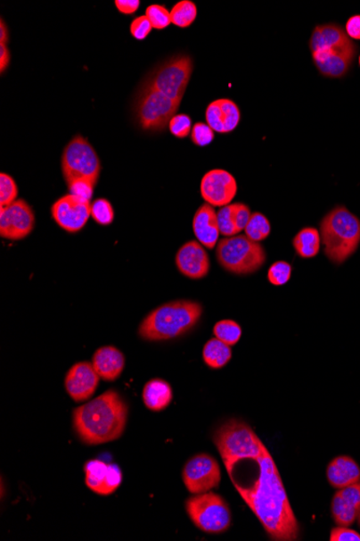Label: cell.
<instances>
[{
    "instance_id": "6da1fadb",
    "label": "cell",
    "mask_w": 360,
    "mask_h": 541,
    "mask_svg": "<svg viewBox=\"0 0 360 541\" xmlns=\"http://www.w3.org/2000/svg\"><path fill=\"white\" fill-rule=\"evenodd\" d=\"M214 442L231 482L272 540L294 541L300 528L274 457L244 421L231 420Z\"/></svg>"
},
{
    "instance_id": "7a4b0ae2",
    "label": "cell",
    "mask_w": 360,
    "mask_h": 541,
    "mask_svg": "<svg viewBox=\"0 0 360 541\" xmlns=\"http://www.w3.org/2000/svg\"><path fill=\"white\" fill-rule=\"evenodd\" d=\"M127 405L116 390H107L74 411V427L87 445L119 439L126 429Z\"/></svg>"
},
{
    "instance_id": "3957f363",
    "label": "cell",
    "mask_w": 360,
    "mask_h": 541,
    "mask_svg": "<svg viewBox=\"0 0 360 541\" xmlns=\"http://www.w3.org/2000/svg\"><path fill=\"white\" fill-rule=\"evenodd\" d=\"M314 65L327 79H342L351 71L357 45L336 23L317 25L310 38Z\"/></svg>"
},
{
    "instance_id": "277c9868",
    "label": "cell",
    "mask_w": 360,
    "mask_h": 541,
    "mask_svg": "<svg viewBox=\"0 0 360 541\" xmlns=\"http://www.w3.org/2000/svg\"><path fill=\"white\" fill-rule=\"evenodd\" d=\"M202 313V305L198 302L180 300L163 304L143 319L138 334L148 342L169 341L192 331Z\"/></svg>"
},
{
    "instance_id": "5b68a950",
    "label": "cell",
    "mask_w": 360,
    "mask_h": 541,
    "mask_svg": "<svg viewBox=\"0 0 360 541\" xmlns=\"http://www.w3.org/2000/svg\"><path fill=\"white\" fill-rule=\"evenodd\" d=\"M321 237L329 261L340 265L351 257L360 244V220L339 205L321 221Z\"/></svg>"
},
{
    "instance_id": "8992f818",
    "label": "cell",
    "mask_w": 360,
    "mask_h": 541,
    "mask_svg": "<svg viewBox=\"0 0 360 541\" xmlns=\"http://www.w3.org/2000/svg\"><path fill=\"white\" fill-rule=\"evenodd\" d=\"M193 69V60L189 54L173 55L154 66L146 75L141 87L161 92L174 101L182 103Z\"/></svg>"
},
{
    "instance_id": "52a82bcc",
    "label": "cell",
    "mask_w": 360,
    "mask_h": 541,
    "mask_svg": "<svg viewBox=\"0 0 360 541\" xmlns=\"http://www.w3.org/2000/svg\"><path fill=\"white\" fill-rule=\"evenodd\" d=\"M216 257L224 270L241 276L254 274L266 261L264 246L246 235L225 237L218 242Z\"/></svg>"
},
{
    "instance_id": "ba28073f",
    "label": "cell",
    "mask_w": 360,
    "mask_h": 541,
    "mask_svg": "<svg viewBox=\"0 0 360 541\" xmlns=\"http://www.w3.org/2000/svg\"><path fill=\"white\" fill-rule=\"evenodd\" d=\"M182 103L174 101L161 92L140 86L133 104V116L143 131L164 132Z\"/></svg>"
},
{
    "instance_id": "9c48e42d",
    "label": "cell",
    "mask_w": 360,
    "mask_h": 541,
    "mask_svg": "<svg viewBox=\"0 0 360 541\" xmlns=\"http://www.w3.org/2000/svg\"><path fill=\"white\" fill-rule=\"evenodd\" d=\"M102 164L99 154L84 137L76 136L67 144L61 154V172L67 185L77 179L99 182Z\"/></svg>"
},
{
    "instance_id": "30bf717a",
    "label": "cell",
    "mask_w": 360,
    "mask_h": 541,
    "mask_svg": "<svg viewBox=\"0 0 360 541\" xmlns=\"http://www.w3.org/2000/svg\"><path fill=\"white\" fill-rule=\"evenodd\" d=\"M186 510L195 527L202 532L221 534L231 527L230 508L218 494H198L188 499Z\"/></svg>"
},
{
    "instance_id": "8fae6325",
    "label": "cell",
    "mask_w": 360,
    "mask_h": 541,
    "mask_svg": "<svg viewBox=\"0 0 360 541\" xmlns=\"http://www.w3.org/2000/svg\"><path fill=\"white\" fill-rule=\"evenodd\" d=\"M183 480L188 491L198 495L217 488L221 480L219 463L214 457L199 454L184 467Z\"/></svg>"
},
{
    "instance_id": "7c38bea8",
    "label": "cell",
    "mask_w": 360,
    "mask_h": 541,
    "mask_svg": "<svg viewBox=\"0 0 360 541\" xmlns=\"http://www.w3.org/2000/svg\"><path fill=\"white\" fill-rule=\"evenodd\" d=\"M35 228V213L23 199L0 209V236L8 240L27 238Z\"/></svg>"
},
{
    "instance_id": "4fadbf2b",
    "label": "cell",
    "mask_w": 360,
    "mask_h": 541,
    "mask_svg": "<svg viewBox=\"0 0 360 541\" xmlns=\"http://www.w3.org/2000/svg\"><path fill=\"white\" fill-rule=\"evenodd\" d=\"M51 214L61 229L67 233H78L90 219L91 203L67 194L55 201L51 207Z\"/></svg>"
},
{
    "instance_id": "5bb4252c",
    "label": "cell",
    "mask_w": 360,
    "mask_h": 541,
    "mask_svg": "<svg viewBox=\"0 0 360 541\" xmlns=\"http://www.w3.org/2000/svg\"><path fill=\"white\" fill-rule=\"evenodd\" d=\"M200 196L212 207L223 208L231 204L238 194V183L233 175L223 169L210 170L200 180Z\"/></svg>"
},
{
    "instance_id": "9a60e30c",
    "label": "cell",
    "mask_w": 360,
    "mask_h": 541,
    "mask_svg": "<svg viewBox=\"0 0 360 541\" xmlns=\"http://www.w3.org/2000/svg\"><path fill=\"white\" fill-rule=\"evenodd\" d=\"M100 379L94 364L76 363L66 374L65 389L74 401H87L95 393Z\"/></svg>"
},
{
    "instance_id": "2e32d148",
    "label": "cell",
    "mask_w": 360,
    "mask_h": 541,
    "mask_svg": "<svg viewBox=\"0 0 360 541\" xmlns=\"http://www.w3.org/2000/svg\"><path fill=\"white\" fill-rule=\"evenodd\" d=\"M176 266L184 276L192 280L203 279L210 270L209 256L205 247L198 241H189L177 252Z\"/></svg>"
},
{
    "instance_id": "e0dca14e",
    "label": "cell",
    "mask_w": 360,
    "mask_h": 541,
    "mask_svg": "<svg viewBox=\"0 0 360 541\" xmlns=\"http://www.w3.org/2000/svg\"><path fill=\"white\" fill-rule=\"evenodd\" d=\"M85 470L86 487L102 496L115 493L122 482L120 468L116 465L90 461L86 463Z\"/></svg>"
},
{
    "instance_id": "ac0fdd59",
    "label": "cell",
    "mask_w": 360,
    "mask_h": 541,
    "mask_svg": "<svg viewBox=\"0 0 360 541\" xmlns=\"http://www.w3.org/2000/svg\"><path fill=\"white\" fill-rule=\"evenodd\" d=\"M360 512V481L339 489L331 503V513L339 527H351Z\"/></svg>"
},
{
    "instance_id": "d6986e66",
    "label": "cell",
    "mask_w": 360,
    "mask_h": 541,
    "mask_svg": "<svg viewBox=\"0 0 360 541\" xmlns=\"http://www.w3.org/2000/svg\"><path fill=\"white\" fill-rule=\"evenodd\" d=\"M205 120L216 133L228 134L233 132L240 125L241 110L233 100H215L208 106Z\"/></svg>"
},
{
    "instance_id": "ffe728a7",
    "label": "cell",
    "mask_w": 360,
    "mask_h": 541,
    "mask_svg": "<svg viewBox=\"0 0 360 541\" xmlns=\"http://www.w3.org/2000/svg\"><path fill=\"white\" fill-rule=\"evenodd\" d=\"M192 228L194 236L200 245L209 250H213L218 244L220 231L217 221V212L209 204H204L194 214Z\"/></svg>"
},
{
    "instance_id": "44dd1931",
    "label": "cell",
    "mask_w": 360,
    "mask_h": 541,
    "mask_svg": "<svg viewBox=\"0 0 360 541\" xmlns=\"http://www.w3.org/2000/svg\"><path fill=\"white\" fill-rule=\"evenodd\" d=\"M92 364L102 379L114 381L125 370L126 359L119 349L105 346L96 350Z\"/></svg>"
},
{
    "instance_id": "7402d4cb",
    "label": "cell",
    "mask_w": 360,
    "mask_h": 541,
    "mask_svg": "<svg viewBox=\"0 0 360 541\" xmlns=\"http://www.w3.org/2000/svg\"><path fill=\"white\" fill-rule=\"evenodd\" d=\"M327 479L334 488L352 486L360 481V467L352 457H336L327 467Z\"/></svg>"
},
{
    "instance_id": "603a6c76",
    "label": "cell",
    "mask_w": 360,
    "mask_h": 541,
    "mask_svg": "<svg viewBox=\"0 0 360 541\" xmlns=\"http://www.w3.org/2000/svg\"><path fill=\"white\" fill-rule=\"evenodd\" d=\"M143 404L153 412L166 410L173 400L171 385L163 379L149 380L143 390Z\"/></svg>"
},
{
    "instance_id": "cb8c5ba5",
    "label": "cell",
    "mask_w": 360,
    "mask_h": 541,
    "mask_svg": "<svg viewBox=\"0 0 360 541\" xmlns=\"http://www.w3.org/2000/svg\"><path fill=\"white\" fill-rule=\"evenodd\" d=\"M322 237L314 228H305L295 236L292 246L302 259H313L321 250Z\"/></svg>"
},
{
    "instance_id": "d4e9b609",
    "label": "cell",
    "mask_w": 360,
    "mask_h": 541,
    "mask_svg": "<svg viewBox=\"0 0 360 541\" xmlns=\"http://www.w3.org/2000/svg\"><path fill=\"white\" fill-rule=\"evenodd\" d=\"M233 358V349L229 345L212 338L205 344L203 348V360L209 368L218 370L225 367Z\"/></svg>"
},
{
    "instance_id": "484cf974",
    "label": "cell",
    "mask_w": 360,
    "mask_h": 541,
    "mask_svg": "<svg viewBox=\"0 0 360 541\" xmlns=\"http://www.w3.org/2000/svg\"><path fill=\"white\" fill-rule=\"evenodd\" d=\"M198 17V7L192 0H182L171 10L172 24L179 29L192 27Z\"/></svg>"
},
{
    "instance_id": "4316f807",
    "label": "cell",
    "mask_w": 360,
    "mask_h": 541,
    "mask_svg": "<svg viewBox=\"0 0 360 541\" xmlns=\"http://www.w3.org/2000/svg\"><path fill=\"white\" fill-rule=\"evenodd\" d=\"M245 234L250 240L255 242L266 240L271 234L269 220L260 212L251 214L249 224H247L245 229Z\"/></svg>"
},
{
    "instance_id": "83f0119b",
    "label": "cell",
    "mask_w": 360,
    "mask_h": 541,
    "mask_svg": "<svg viewBox=\"0 0 360 541\" xmlns=\"http://www.w3.org/2000/svg\"><path fill=\"white\" fill-rule=\"evenodd\" d=\"M214 335L219 341L234 346L241 337V328L233 320H221L215 324Z\"/></svg>"
},
{
    "instance_id": "f1b7e54d",
    "label": "cell",
    "mask_w": 360,
    "mask_h": 541,
    "mask_svg": "<svg viewBox=\"0 0 360 541\" xmlns=\"http://www.w3.org/2000/svg\"><path fill=\"white\" fill-rule=\"evenodd\" d=\"M91 216L97 224L108 226L115 220V211L112 204L104 198L96 199L91 204Z\"/></svg>"
},
{
    "instance_id": "f546056e",
    "label": "cell",
    "mask_w": 360,
    "mask_h": 541,
    "mask_svg": "<svg viewBox=\"0 0 360 541\" xmlns=\"http://www.w3.org/2000/svg\"><path fill=\"white\" fill-rule=\"evenodd\" d=\"M146 17L157 30L166 29L172 23L171 12H168L166 6L162 4H151L146 9Z\"/></svg>"
},
{
    "instance_id": "4dcf8cb0",
    "label": "cell",
    "mask_w": 360,
    "mask_h": 541,
    "mask_svg": "<svg viewBox=\"0 0 360 541\" xmlns=\"http://www.w3.org/2000/svg\"><path fill=\"white\" fill-rule=\"evenodd\" d=\"M292 267L285 261L275 262L267 270V280L275 287L285 286L290 280Z\"/></svg>"
},
{
    "instance_id": "1f68e13d",
    "label": "cell",
    "mask_w": 360,
    "mask_h": 541,
    "mask_svg": "<svg viewBox=\"0 0 360 541\" xmlns=\"http://www.w3.org/2000/svg\"><path fill=\"white\" fill-rule=\"evenodd\" d=\"M18 185L9 174H0V204L2 207H8L18 199Z\"/></svg>"
},
{
    "instance_id": "d6a6232c",
    "label": "cell",
    "mask_w": 360,
    "mask_h": 541,
    "mask_svg": "<svg viewBox=\"0 0 360 541\" xmlns=\"http://www.w3.org/2000/svg\"><path fill=\"white\" fill-rule=\"evenodd\" d=\"M217 221L221 235L225 237L239 235V231L235 228L233 205L231 204L220 208L217 212Z\"/></svg>"
},
{
    "instance_id": "836d02e7",
    "label": "cell",
    "mask_w": 360,
    "mask_h": 541,
    "mask_svg": "<svg viewBox=\"0 0 360 541\" xmlns=\"http://www.w3.org/2000/svg\"><path fill=\"white\" fill-rule=\"evenodd\" d=\"M192 117L187 114L175 115L168 123V130L177 138H186L192 131Z\"/></svg>"
},
{
    "instance_id": "e575fe53",
    "label": "cell",
    "mask_w": 360,
    "mask_h": 541,
    "mask_svg": "<svg viewBox=\"0 0 360 541\" xmlns=\"http://www.w3.org/2000/svg\"><path fill=\"white\" fill-rule=\"evenodd\" d=\"M190 136L194 146L199 147L208 146L215 140V131L205 122L195 123Z\"/></svg>"
},
{
    "instance_id": "d590c367",
    "label": "cell",
    "mask_w": 360,
    "mask_h": 541,
    "mask_svg": "<svg viewBox=\"0 0 360 541\" xmlns=\"http://www.w3.org/2000/svg\"><path fill=\"white\" fill-rule=\"evenodd\" d=\"M67 187H69L70 194L91 203V199L94 197L95 185L87 179H77L75 182L67 185Z\"/></svg>"
},
{
    "instance_id": "8d00e7d4",
    "label": "cell",
    "mask_w": 360,
    "mask_h": 541,
    "mask_svg": "<svg viewBox=\"0 0 360 541\" xmlns=\"http://www.w3.org/2000/svg\"><path fill=\"white\" fill-rule=\"evenodd\" d=\"M152 29L151 21L148 20L146 15H141V17L134 19L130 27L131 34L136 40H145Z\"/></svg>"
},
{
    "instance_id": "74e56055",
    "label": "cell",
    "mask_w": 360,
    "mask_h": 541,
    "mask_svg": "<svg viewBox=\"0 0 360 541\" xmlns=\"http://www.w3.org/2000/svg\"><path fill=\"white\" fill-rule=\"evenodd\" d=\"M231 205H233L235 228L240 234L241 230H245L247 224H249L251 216L250 209L249 205L243 203L231 204Z\"/></svg>"
},
{
    "instance_id": "f35d334b",
    "label": "cell",
    "mask_w": 360,
    "mask_h": 541,
    "mask_svg": "<svg viewBox=\"0 0 360 541\" xmlns=\"http://www.w3.org/2000/svg\"><path fill=\"white\" fill-rule=\"evenodd\" d=\"M331 541H360V534L347 527L334 528L331 534Z\"/></svg>"
},
{
    "instance_id": "ab89813d",
    "label": "cell",
    "mask_w": 360,
    "mask_h": 541,
    "mask_svg": "<svg viewBox=\"0 0 360 541\" xmlns=\"http://www.w3.org/2000/svg\"><path fill=\"white\" fill-rule=\"evenodd\" d=\"M116 8L122 14H134L140 9V0H116Z\"/></svg>"
},
{
    "instance_id": "60d3db41",
    "label": "cell",
    "mask_w": 360,
    "mask_h": 541,
    "mask_svg": "<svg viewBox=\"0 0 360 541\" xmlns=\"http://www.w3.org/2000/svg\"><path fill=\"white\" fill-rule=\"evenodd\" d=\"M346 33L352 40H360V15H353L346 24Z\"/></svg>"
},
{
    "instance_id": "b9f144b4",
    "label": "cell",
    "mask_w": 360,
    "mask_h": 541,
    "mask_svg": "<svg viewBox=\"0 0 360 541\" xmlns=\"http://www.w3.org/2000/svg\"><path fill=\"white\" fill-rule=\"evenodd\" d=\"M12 54L7 45H0V73L4 74L9 67Z\"/></svg>"
},
{
    "instance_id": "7bdbcfd3",
    "label": "cell",
    "mask_w": 360,
    "mask_h": 541,
    "mask_svg": "<svg viewBox=\"0 0 360 541\" xmlns=\"http://www.w3.org/2000/svg\"><path fill=\"white\" fill-rule=\"evenodd\" d=\"M9 40V30L6 23L2 19V22H0V45H8Z\"/></svg>"
},
{
    "instance_id": "ee69618b",
    "label": "cell",
    "mask_w": 360,
    "mask_h": 541,
    "mask_svg": "<svg viewBox=\"0 0 360 541\" xmlns=\"http://www.w3.org/2000/svg\"><path fill=\"white\" fill-rule=\"evenodd\" d=\"M357 520H358V524H359V528H360V512H359Z\"/></svg>"
},
{
    "instance_id": "f6af8a7d",
    "label": "cell",
    "mask_w": 360,
    "mask_h": 541,
    "mask_svg": "<svg viewBox=\"0 0 360 541\" xmlns=\"http://www.w3.org/2000/svg\"><path fill=\"white\" fill-rule=\"evenodd\" d=\"M358 62H359V66H360V55H359V59H358Z\"/></svg>"
}]
</instances>
